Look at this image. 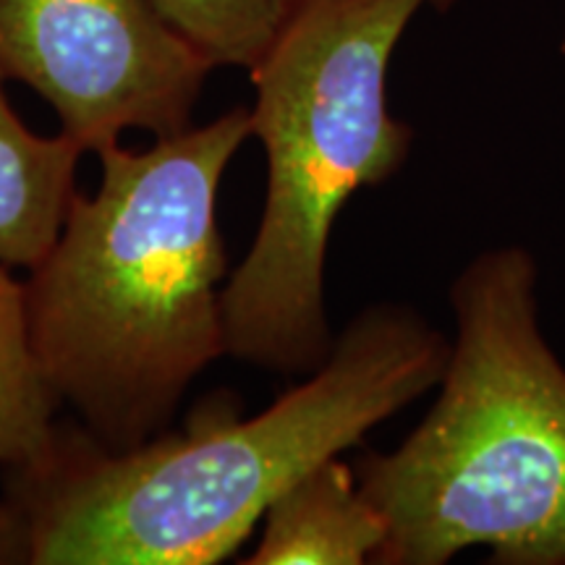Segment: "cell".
<instances>
[{
	"label": "cell",
	"mask_w": 565,
	"mask_h": 565,
	"mask_svg": "<svg viewBox=\"0 0 565 565\" xmlns=\"http://www.w3.org/2000/svg\"><path fill=\"white\" fill-rule=\"evenodd\" d=\"M450 338L408 303H372L307 383L252 419L231 408L129 450L61 454L24 479L34 565H212L296 479L362 445L440 383Z\"/></svg>",
	"instance_id": "6da1fadb"
},
{
	"label": "cell",
	"mask_w": 565,
	"mask_h": 565,
	"mask_svg": "<svg viewBox=\"0 0 565 565\" xmlns=\"http://www.w3.org/2000/svg\"><path fill=\"white\" fill-rule=\"evenodd\" d=\"M249 137L233 108L147 150L105 147L95 194H74L24 282L42 372L108 450L150 440L225 353L217 189Z\"/></svg>",
	"instance_id": "7a4b0ae2"
},
{
	"label": "cell",
	"mask_w": 565,
	"mask_h": 565,
	"mask_svg": "<svg viewBox=\"0 0 565 565\" xmlns=\"http://www.w3.org/2000/svg\"><path fill=\"white\" fill-rule=\"evenodd\" d=\"M536 263L477 254L450 286L456 338L440 395L391 454L353 466L383 515L377 565H565V366L540 330Z\"/></svg>",
	"instance_id": "3957f363"
},
{
	"label": "cell",
	"mask_w": 565,
	"mask_h": 565,
	"mask_svg": "<svg viewBox=\"0 0 565 565\" xmlns=\"http://www.w3.org/2000/svg\"><path fill=\"white\" fill-rule=\"evenodd\" d=\"M456 0H299L249 71L252 137L267 160L252 249L223 286L225 353L315 372L335 338L324 263L343 204L404 168L414 129L387 110V68L414 17Z\"/></svg>",
	"instance_id": "277c9868"
},
{
	"label": "cell",
	"mask_w": 565,
	"mask_h": 565,
	"mask_svg": "<svg viewBox=\"0 0 565 565\" xmlns=\"http://www.w3.org/2000/svg\"><path fill=\"white\" fill-rule=\"evenodd\" d=\"M210 71L152 0H0V76L45 97L84 152L189 129Z\"/></svg>",
	"instance_id": "5b68a950"
},
{
	"label": "cell",
	"mask_w": 565,
	"mask_h": 565,
	"mask_svg": "<svg viewBox=\"0 0 565 565\" xmlns=\"http://www.w3.org/2000/svg\"><path fill=\"white\" fill-rule=\"evenodd\" d=\"M387 526L353 466L330 458L275 498L246 565H364L377 561Z\"/></svg>",
	"instance_id": "8992f818"
},
{
	"label": "cell",
	"mask_w": 565,
	"mask_h": 565,
	"mask_svg": "<svg viewBox=\"0 0 565 565\" xmlns=\"http://www.w3.org/2000/svg\"><path fill=\"white\" fill-rule=\"evenodd\" d=\"M3 82L0 76V265L32 270L66 221L84 147L63 131L40 137L26 129Z\"/></svg>",
	"instance_id": "52a82bcc"
},
{
	"label": "cell",
	"mask_w": 565,
	"mask_h": 565,
	"mask_svg": "<svg viewBox=\"0 0 565 565\" xmlns=\"http://www.w3.org/2000/svg\"><path fill=\"white\" fill-rule=\"evenodd\" d=\"M55 401L32 343L24 282L0 265V463L21 479L45 475L61 454Z\"/></svg>",
	"instance_id": "ba28073f"
},
{
	"label": "cell",
	"mask_w": 565,
	"mask_h": 565,
	"mask_svg": "<svg viewBox=\"0 0 565 565\" xmlns=\"http://www.w3.org/2000/svg\"><path fill=\"white\" fill-rule=\"evenodd\" d=\"M168 24L212 68L252 71L299 0H152Z\"/></svg>",
	"instance_id": "9c48e42d"
},
{
	"label": "cell",
	"mask_w": 565,
	"mask_h": 565,
	"mask_svg": "<svg viewBox=\"0 0 565 565\" xmlns=\"http://www.w3.org/2000/svg\"><path fill=\"white\" fill-rule=\"evenodd\" d=\"M30 563V526L19 508L0 505V565Z\"/></svg>",
	"instance_id": "30bf717a"
}]
</instances>
